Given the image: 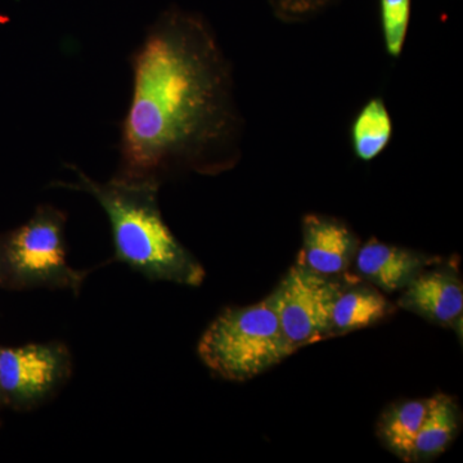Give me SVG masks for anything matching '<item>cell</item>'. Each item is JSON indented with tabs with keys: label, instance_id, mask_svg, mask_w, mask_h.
I'll return each mask as SVG.
<instances>
[{
	"label": "cell",
	"instance_id": "obj_16",
	"mask_svg": "<svg viewBox=\"0 0 463 463\" xmlns=\"http://www.w3.org/2000/svg\"><path fill=\"white\" fill-rule=\"evenodd\" d=\"M5 285V270H3L2 245H0V286Z\"/></svg>",
	"mask_w": 463,
	"mask_h": 463
},
{
	"label": "cell",
	"instance_id": "obj_7",
	"mask_svg": "<svg viewBox=\"0 0 463 463\" xmlns=\"http://www.w3.org/2000/svg\"><path fill=\"white\" fill-rule=\"evenodd\" d=\"M398 307L461 335L463 285L458 272L449 267L426 268L403 289Z\"/></svg>",
	"mask_w": 463,
	"mask_h": 463
},
{
	"label": "cell",
	"instance_id": "obj_5",
	"mask_svg": "<svg viewBox=\"0 0 463 463\" xmlns=\"http://www.w3.org/2000/svg\"><path fill=\"white\" fill-rule=\"evenodd\" d=\"M349 277H327L295 264L267 298L292 353L330 337L331 313Z\"/></svg>",
	"mask_w": 463,
	"mask_h": 463
},
{
	"label": "cell",
	"instance_id": "obj_8",
	"mask_svg": "<svg viewBox=\"0 0 463 463\" xmlns=\"http://www.w3.org/2000/svg\"><path fill=\"white\" fill-rule=\"evenodd\" d=\"M361 240L344 221L334 216L307 214L303 219V248L298 263L322 276L347 273Z\"/></svg>",
	"mask_w": 463,
	"mask_h": 463
},
{
	"label": "cell",
	"instance_id": "obj_12",
	"mask_svg": "<svg viewBox=\"0 0 463 463\" xmlns=\"http://www.w3.org/2000/svg\"><path fill=\"white\" fill-rule=\"evenodd\" d=\"M462 414L455 399L435 395L428 419L414 440L411 463L432 461L446 452L461 430Z\"/></svg>",
	"mask_w": 463,
	"mask_h": 463
},
{
	"label": "cell",
	"instance_id": "obj_14",
	"mask_svg": "<svg viewBox=\"0 0 463 463\" xmlns=\"http://www.w3.org/2000/svg\"><path fill=\"white\" fill-rule=\"evenodd\" d=\"M383 44L390 57L403 53L411 20V0H380Z\"/></svg>",
	"mask_w": 463,
	"mask_h": 463
},
{
	"label": "cell",
	"instance_id": "obj_17",
	"mask_svg": "<svg viewBox=\"0 0 463 463\" xmlns=\"http://www.w3.org/2000/svg\"><path fill=\"white\" fill-rule=\"evenodd\" d=\"M5 405V398H3L2 392H0V407Z\"/></svg>",
	"mask_w": 463,
	"mask_h": 463
},
{
	"label": "cell",
	"instance_id": "obj_15",
	"mask_svg": "<svg viewBox=\"0 0 463 463\" xmlns=\"http://www.w3.org/2000/svg\"><path fill=\"white\" fill-rule=\"evenodd\" d=\"M340 0H268L274 16L286 24L306 23L334 7Z\"/></svg>",
	"mask_w": 463,
	"mask_h": 463
},
{
	"label": "cell",
	"instance_id": "obj_4",
	"mask_svg": "<svg viewBox=\"0 0 463 463\" xmlns=\"http://www.w3.org/2000/svg\"><path fill=\"white\" fill-rule=\"evenodd\" d=\"M67 215L41 205L2 243L5 283L18 288L69 289L79 294L87 272L67 260Z\"/></svg>",
	"mask_w": 463,
	"mask_h": 463
},
{
	"label": "cell",
	"instance_id": "obj_9",
	"mask_svg": "<svg viewBox=\"0 0 463 463\" xmlns=\"http://www.w3.org/2000/svg\"><path fill=\"white\" fill-rule=\"evenodd\" d=\"M438 258L416 250L390 245L373 239L359 246L354 261L355 276L380 291H403Z\"/></svg>",
	"mask_w": 463,
	"mask_h": 463
},
{
	"label": "cell",
	"instance_id": "obj_11",
	"mask_svg": "<svg viewBox=\"0 0 463 463\" xmlns=\"http://www.w3.org/2000/svg\"><path fill=\"white\" fill-rule=\"evenodd\" d=\"M435 395L389 405L377 422V437L390 453L411 463L414 440L430 413Z\"/></svg>",
	"mask_w": 463,
	"mask_h": 463
},
{
	"label": "cell",
	"instance_id": "obj_3",
	"mask_svg": "<svg viewBox=\"0 0 463 463\" xmlns=\"http://www.w3.org/2000/svg\"><path fill=\"white\" fill-rule=\"evenodd\" d=\"M197 354L216 376L243 383L267 373L294 353L265 298L252 306L223 310L203 331Z\"/></svg>",
	"mask_w": 463,
	"mask_h": 463
},
{
	"label": "cell",
	"instance_id": "obj_1",
	"mask_svg": "<svg viewBox=\"0 0 463 463\" xmlns=\"http://www.w3.org/2000/svg\"><path fill=\"white\" fill-rule=\"evenodd\" d=\"M132 97L118 143L123 179L218 174L239 163L245 123L233 70L200 14L169 9L130 56Z\"/></svg>",
	"mask_w": 463,
	"mask_h": 463
},
{
	"label": "cell",
	"instance_id": "obj_10",
	"mask_svg": "<svg viewBox=\"0 0 463 463\" xmlns=\"http://www.w3.org/2000/svg\"><path fill=\"white\" fill-rule=\"evenodd\" d=\"M395 312L379 288L355 276L341 289L331 313L330 337L371 327Z\"/></svg>",
	"mask_w": 463,
	"mask_h": 463
},
{
	"label": "cell",
	"instance_id": "obj_2",
	"mask_svg": "<svg viewBox=\"0 0 463 463\" xmlns=\"http://www.w3.org/2000/svg\"><path fill=\"white\" fill-rule=\"evenodd\" d=\"M69 167L76 181L56 185L85 192L99 203L111 227L116 260L152 281L192 288L203 285L205 269L174 236L161 213L160 182L114 176L102 183L78 166Z\"/></svg>",
	"mask_w": 463,
	"mask_h": 463
},
{
	"label": "cell",
	"instance_id": "obj_13",
	"mask_svg": "<svg viewBox=\"0 0 463 463\" xmlns=\"http://www.w3.org/2000/svg\"><path fill=\"white\" fill-rule=\"evenodd\" d=\"M392 136V120L385 102L373 97L358 112L352 125L353 151L359 160L368 163L388 147Z\"/></svg>",
	"mask_w": 463,
	"mask_h": 463
},
{
	"label": "cell",
	"instance_id": "obj_6",
	"mask_svg": "<svg viewBox=\"0 0 463 463\" xmlns=\"http://www.w3.org/2000/svg\"><path fill=\"white\" fill-rule=\"evenodd\" d=\"M72 361L63 343L0 347V392L5 405L32 410L45 403L71 376Z\"/></svg>",
	"mask_w": 463,
	"mask_h": 463
}]
</instances>
